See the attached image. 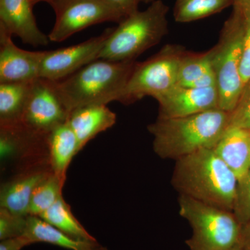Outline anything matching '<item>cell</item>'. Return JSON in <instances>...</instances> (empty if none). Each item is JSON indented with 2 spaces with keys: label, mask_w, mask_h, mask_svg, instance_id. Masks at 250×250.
<instances>
[{
  "label": "cell",
  "mask_w": 250,
  "mask_h": 250,
  "mask_svg": "<svg viewBox=\"0 0 250 250\" xmlns=\"http://www.w3.org/2000/svg\"><path fill=\"white\" fill-rule=\"evenodd\" d=\"M179 213L192 229L189 250H230L236 248L242 225L232 211L179 195Z\"/></svg>",
  "instance_id": "5b68a950"
},
{
  "label": "cell",
  "mask_w": 250,
  "mask_h": 250,
  "mask_svg": "<svg viewBox=\"0 0 250 250\" xmlns=\"http://www.w3.org/2000/svg\"><path fill=\"white\" fill-rule=\"evenodd\" d=\"M177 85L198 88L217 87L208 51L199 54L184 52L179 65Z\"/></svg>",
  "instance_id": "d6986e66"
},
{
  "label": "cell",
  "mask_w": 250,
  "mask_h": 250,
  "mask_svg": "<svg viewBox=\"0 0 250 250\" xmlns=\"http://www.w3.org/2000/svg\"><path fill=\"white\" fill-rule=\"evenodd\" d=\"M105 1H108L116 7L126 18L139 11V5L141 3L150 4L154 0H105Z\"/></svg>",
  "instance_id": "83f0119b"
},
{
  "label": "cell",
  "mask_w": 250,
  "mask_h": 250,
  "mask_svg": "<svg viewBox=\"0 0 250 250\" xmlns=\"http://www.w3.org/2000/svg\"><path fill=\"white\" fill-rule=\"evenodd\" d=\"M230 113L220 108L179 118H157L147 126L153 150L163 159L177 161L205 149H213L229 125Z\"/></svg>",
  "instance_id": "7a4b0ae2"
},
{
  "label": "cell",
  "mask_w": 250,
  "mask_h": 250,
  "mask_svg": "<svg viewBox=\"0 0 250 250\" xmlns=\"http://www.w3.org/2000/svg\"><path fill=\"white\" fill-rule=\"evenodd\" d=\"M233 6H238L242 9L250 10V0H233Z\"/></svg>",
  "instance_id": "4dcf8cb0"
},
{
  "label": "cell",
  "mask_w": 250,
  "mask_h": 250,
  "mask_svg": "<svg viewBox=\"0 0 250 250\" xmlns=\"http://www.w3.org/2000/svg\"><path fill=\"white\" fill-rule=\"evenodd\" d=\"M56 21L48 34L49 41L62 42L90 26L100 23H120L126 17L105 0H50Z\"/></svg>",
  "instance_id": "ba28073f"
},
{
  "label": "cell",
  "mask_w": 250,
  "mask_h": 250,
  "mask_svg": "<svg viewBox=\"0 0 250 250\" xmlns=\"http://www.w3.org/2000/svg\"><path fill=\"white\" fill-rule=\"evenodd\" d=\"M34 6L32 0H0V24L25 44L46 46L50 41L38 27Z\"/></svg>",
  "instance_id": "4fadbf2b"
},
{
  "label": "cell",
  "mask_w": 250,
  "mask_h": 250,
  "mask_svg": "<svg viewBox=\"0 0 250 250\" xmlns=\"http://www.w3.org/2000/svg\"><path fill=\"white\" fill-rule=\"evenodd\" d=\"M156 100L159 103L158 118H161L191 116L219 108L216 86L198 88L177 85Z\"/></svg>",
  "instance_id": "7c38bea8"
},
{
  "label": "cell",
  "mask_w": 250,
  "mask_h": 250,
  "mask_svg": "<svg viewBox=\"0 0 250 250\" xmlns=\"http://www.w3.org/2000/svg\"><path fill=\"white\" fill-rule=\"evenodd\" d=\"M28 217L0 208V240L22 236L27 229Z\"/></svg>",
  "instance_id": "cb8c5ba5"
},
{
  "label": "cell",
  "mask_w": 250,
  "mask_h": 250,
  "mask_svg": "<svg viewBox=\"0 0 250 250\" xmlns=\"http://www.w3.org/2000/svg\"><path fill=\"white\" fill-rule=\"evenodd\" d=\"M233 5V0H176L173 17L176 22L188 23L218 14Z\"/></svg>",
  "instance_id": "7402d4cb"
},
{
  "label": "cell",
  "mask_w": 250,
  "mask_h": 250,
  "mask_svg": "<svg viewBox=\"0 0 250 250\" xmlns=\"http://www.w3.org/2000/svg\"><path fill=\"white\" fill-rule=\"evenodd\" d=\"M32 243H46L70 250H109L97 240L77 239L62 232L38 216L29 215L24 234Z\"/></svg>",
  "instance_id": "ac0fdd59"
},
{
  "label": "cell",
  "mask_w": 250,
  "mask_h": 250,
  "mask_svg": "<svg viewBox=\"0 0 250 250\" xmlns=\"http://www.w3.org/2000/svg\"><path fill=\"white\" fill-rule=\"evenodd\" d=\"M233 212L241 225L250 223V168L238 182Z\"/></svg>",
  "instance_id": "484cf974"
},
{
  "label": "cell",
  "mask_w": 250,
  "mask_h": 250,
  "mask_svg": "<svg viewBox=\"0 0 250 250\" xmlns=\"http://www.w3.org/2000/svg\"><path fill=\"white\" fill-rule=\"evenodd\" d=\"M34 244L25 235L3 240L0 243V250H21L24 247Z\"/></svg>",
  "instance_id": "f1b7e54d"
},
{
  "label": "cell",
  "mask_w": 250,
  "mask_h": 250,
  "mask_svg": "<svg viewBox=\"0 0 250 250\" xmlns=\"http://www.w3.org/2000/svg\"><path fill=\"white\" fill-rule=\"evenodd\" d=\"M54 81L38 78L32 82L21 124L36 135L47 136L67 123L70 116Z\"/></svg>",
  "instance_id": "9c48e42d"
},
{
  "label": "cell",
  "mask_w": 250,
  "mask_h": 250,
  "mask_svg": "<svg viewBox=\"0 0 250 250\" xmlns=\"http://www.w3.org/2000/svg\"><path fill=\"white\" fill-rule=\"evenodd\" d=\"M241 10L244 16V38L240 73L244 85L250 80V10Z\"/></svg>",
  "instance_id": "4316f807"
},
{
  "label": "cell",
  "mask_w": 250,
  "mask_h": 250,
  "mask_svg": "<svg viewBox=\"0 0 250 250\" xmlns=\"http://www.w3.org/2000/svg\"><path fill=\"white\" fill-rule=\"evenodd\" d=\"M12 37L0 24V83L34 82L39 78L45 51L31 52L19 48Z\"/></svg>",
  "instance_id": "8fae6325"
},
{
  "label": "cell",
  "mask_w": 250,
  "mask_h": 250,
  "mask_svg": "<svg viewBox=\"0 0 250 250\" xmlns=\"http://www.w3.org/2000/svg\"><path fill=\"white\" fill-rule=\"evenodd\" d=\"M175 161L171 184L179 195L233 212L238 179L213 149H202Z\"/></svg>",
  "instance_id": "6da1fadb"
},
{
  "label": "cell",
  "mask_w": 250,
  "mask_h": 250,
  "mask_svg": "<svg viewBox=\"0 0 250 250\" xmlns=\"http://www.w3.org/2000/svg\"><path fill=\"white\" fill-rule=\"evenodd\" d=\"M112 29H106L101 35L77 45L45 51L39 69V78L58 82L98 59Z\"/></svg>",
  "instance_id": "30bf717a"
},
{
  "label": "cell",
  "mask_w": 250,
  "mask_h": 250,
  "mask_svg": "<svg viewBox=\"0 0 250 250\" xmlns=\"http://www.w3.org/2000/svg\"><path fill=\"white\" fill-rule=\"evenodd\" d=\"M186 51L182 45L168 44L145 62H136L118 102L128 105L147 96L156 100L176 86Z\"/></svg>",
  "instance_id": "52a82bcc"
},
{
  "label": "cell",
  "mask_w": 250,
  "mask_h": 250,
  "mask_svg": "<svg viewBox=\"0 0 250 250\" xmlns=\"http://www.w3.org/2000/svg\"><path fill=\"white\" fill-rule=\"evenodd\" d=\"M230 250H238V246L236 247V248H233V249Z\"/></svg>",
  "instance_id": "d6a6232c"
},
{
  "label": "cell",
  "mask_w": 250,
  "mask_h": 250,
  "mask_svg": "<svg viewBox=\"0 0 250 250\" xmlns=\"http://www.w3.org/2000/svg\"><path fill=\"white\" fill-rule=\"evenodd\" d=\"M229 127L250 129V80L243 85L236 107L230 113Z\"/></svg>",
  "instance_id": "d4e9b609"
},
{
  "label": "cell",
  "mask_w": 250,
  "mask_h": 250,
  "mask_svg": "<svg viewBox=\"0 0 250 250\" xmlns=\"http://www.w3.org/2000/svg\"><path fill=\"white\" fill-rule=\"evenodd\" d=\"M50 0H32L33 4L35 5L39 4V3L42 2V1H45V2H48Z\"/></svg>",
  "instance_id": "1f68e13d"
},
{
  "label": "cell",
  "mask_w": 250,
  "mask_h": 250,
  "mask_svg": "<svg viewBox=\"0 0 250 250\" xmlns=\"http://www.w3.org/2000/svg\"><path fill=\"white\" fill-rule=\"evenodd\" d=\"M136 63L97 59L55 82L57 90L70 112L87 105L118 102Z\"/></svg>",
  "instance_id": "3957f363"
},
{
  "label": "cell",
  "mask_w": 250,
  "mask_h": 250,
  "mask_svg": "<svg viewBox=\"0 0 250 250\" xmlns=\"http://www.w3.org/2000/svg\"><path fill=\"white\" fill-rule=\"evenodd\" d=\"M38 217L57 229L77 239L85 241L96 240L75 218L70 205L62 197Z\"/></svg>",
  "instance_id": "44dd1931"
},
{
  "label": "cell",
  "mask_w": 250,
  "mask_h": 250,
  "mask_svg": "<svg viewBox=\"0 0 250 250\" xmlns=\"http://www.w3.org/2000/svg\"><path fill=\"white\" fill-rule=\"evenodd\" d=\"M168 11L162 0H154L144 11L130 15L112 29L98 59L136 61L168 34Z\"/></svg>",
  "instance_id": "277c9868"
},
{
  "label": "cell",
  "mask_w": 250,
  "mask_h": 250,
  "mask_svg": "<svg viewBox=\"0 0 250 250\" xmlns=\"http://www.w3.org/2000/svg\"><path fill=\"white\" fill-rule=\"evenodd\" d=\"M238 250H250V223L242 225L241 237L238 244Z\"/></svg>",
  "instance_id": "f546056e"
},
{
  "label": "cell",
  "mask_w": 250,
  "mask_h": 250,
  "mask_svg": "<svg viewBox=\"0 0 250 250\" xmlns=\"http://www.w3.org/2000/svg\"><path fill=\"white\" fill-rule=\"evenodd\" d=\"M225 21L218 43L209 49L219 95V108L231 113L236 107L242 90L240 66L244 38V16L238 6Z\"/></svg>",
  "instance_id": "8992f818"
},
{
  "label": "cell",
  "mask_w": 250,
  "mask_h": 250,
  "mask_svg": "<svg viewBox=\"0 0 250 250\" xmlns=\"http://www.w3.org/2000/svg\"><path fill=\"white\" fill-rule=\"evenodd\" d=\"M213 150L239 182L250 168V129L228 127Z\"/></svg>",
  "instance_id": "2e32d148"
},
{
  "label": "cell",
  "mask_w": 250,
  "mask_h": 250,
  "mask_svg": "<svg viewBox=\"0 0 250 250\" xmlns=\"http://www.w3.org/2000/svg\"><path fill=\"white\" fill-rule=\"evenodd\" d=\"M65 180L57 174H49L36 187L31 196L29 215L39 216L62 196Z\"/></svg>",
  "instance_id": "603a6c76"
},
{
  "label": "cell",
  "mask_w": 250,
  "mask_h": 250,
  "mask_svg": "<svg viewBox=\"0 0 250 250\" xmlns=\"http://www.w3.org/2000/svg\"><path fill=\"white\" fill-rule=\"evenodd\" d=\"M67 123L76 135L80 152L97 135L116 124V114L106 104L87 105L72 110Z\"/></svg>",
  "instance_id": "9a60e30c"
},
{
  "label": "cell",
  "mask_w": 250,
  "mask_h": 250,
  "mask_svg": "<svg viewBox=\"0 0 250 250\" xmlns=\"http://www.w3.org/2000/svg\"><path fill=\"white\" fill-rule=\"evenodd\" d=\"M52 170L41 166L22 171L3 184L0 191V207L16 214L29 216L31 196L36 187Z\"/></svg>",
  "instance_id": "5bb4252c"
},
{
  "label": "cell",
  "mask_w": 250,
  "mask_h": 250,
  "mask_svg": "<svg viewBox=\"0 0 250 250\" xmlns=\"http://www.w3.org/2000/svg\"><path fill=\"white\" fill-rule=\"evenodd\" d=\"M49 163L53 173L65 180L74 156L80 152L78 140L68 123L59 125L47 135Z\"/></svg>",
  "instance_id": "e0dca14e"
},
{
  "label": "cell",
  "mask_w": 250,
  "mask_h": 250,
  "mask_svg": "<svg viewBox=\"0 0 250 250\" xmlns=\"http://www.w3.org/2000/svg\"><path fill=\"white\" fill-rule=\"evenodd\" d=\"M32 82L0 83V126L21 124Z\"/></svg>",
  "instance_id": "ffe728a7"
}]
</instances>
